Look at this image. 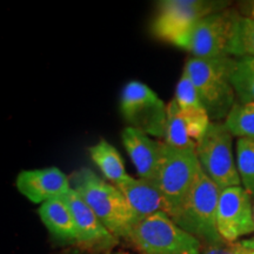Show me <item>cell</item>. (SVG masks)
Instances as JSON below:
<instances>
[{
  "label": "cell",
  "instance_id": "cell-2",
  "mask_svg": "<svg viewBox=\"0 0 254 254\" xmlns=\"http://www.w3.org/2000/svg\"><path fill=\"white\" fill-rule=\"evenodd\" d=\"M236 58L218 59L190 58L184 72L190 78L198 91L200 101L207 111L211 122L222 123L227 118L236 101L231 75Z\"/></svg>",
  "mask_w": 254,
  "mask_h": 254
},
{
  "label": "cell",
  "instance_id": "cell-13",
  "mask_svg": "<svg viewBox=\"0 0 254 254\" xmlns=\"http://www.w3.org/2000/svg\"><path fill=\"white\" fill-rule=\"evenodd\" d=\"M122 140L139 178L157 183L165 159V142L155 140L131 126L124 128Z\"/></svg>",
  "mask_w": 254,
  "mask_h": 254
},
{
  "label": "cell",
  "instance_id": "cell-18",
  "mask_svg": "<svg viewBox=\"0 0 254 254\" xmlns=\"http://www.w3.org/2000/svg\"><path fill=\"white\" fill-rule=\"evenodd\" d=\"M231 82L239 103L254 101V57L236 59Z\"/></svg>",
  "mask_w": 254,
  "mask_h": 254
},
{
  "label": "cell",
  "instance_id": "cell-9",
  "mask_svg": "<svg viewBox=\"0 0 254 254\" xmlns=\"http://www.w3.org/2000/svg\"><path fill=\"white\" fill-rule=\"evenodd\" d=\"M240 18V12L230 6L201 19L190 33L186 51L200 59L230 57V47Z\"/></svg>",
  "mask_w": 254,
  "mask_h": 254
},
{
  "label": "cell",
  "instance_id": "cell-27",
  "mask_svg": "<svg viewBox=\"0 0 254 254\" xmlns=\"http://www.w3.org/2000/svg\"><path fill=\"white\" fill-rule=\"evenodd\" d=\"M247 254H254V250H252V251H250V252H249V253H247Z\"/></svg>",
  "mask_w": 254,
  "mask_h": 254
},
{
  "label": "cell",
  "instance_id": "cell-11",
  "mask_svg": "<svg viewBox=\"0 0 254 254\" xmlns=\"http://www.w3.org/2000/svg\"><path fill=\"white\" fill-rule=\"evenodd\" d=\"M211 119L207 111L185 112L180 110L176 100L167 104V123L165 144L184 151L196 150L199 141L207 131Z\"/></svg>",
  "mask_w": 254,
  "mask_h": 254
},
{
  "label": "cell",
  "instance_id": "cell-16",
  "mask_svg": "<svg viewBox=\"0 0 254 254\" xmlns=\"http://www.w3.org/2000/svg\"><path fill=\"white\" fill-rule=\"evenodd\" d=\"M38 213L53 237L62 241L77 244L78 232L74 217L64 195L41 204Z\"/></svg>",
  "mask_w": 254,
  "mask_h": 254
},
{
  "label": "cell",
  "instance_id": "cell-6",
  "mask_svg": "<svg viewBox=\"0 0 254 254\" xmlns=\"http://www.w3.org/2000/svg\"><path fill=\"white\" fill-rule=\"evenodd\" d=\"M195 153L202 171L221 190L240 186L237 159L233 153V135L224 123L211 122L196 146Z\"/></svg>",
  "mask_w": 254,
  "mask_h": 254
},
{
  "label": "cell",
  "instance_id": "cell-8",
  "mask_svg": "<svg viewBox=\"0 0 254 254\" xmlns=\"http://www.w3.org/2000/svg\"><path fill=\"white\" fill-rule=\"evenodd\" d=\"M120 112L128 126L150 136L165 138L167 105L144 82L132 80L125 85L120 97Z\"/></svg>",
  "mask_w": 254,
  "mask_h": 254
},
{
  "label": "cell",
  "instance_id": "cell-3",
  "mask_svg": "<svg viewBox=\"0 0 254 254\" xmlns=\"http://www.w3.org/2000/svg\"><path fill=\"white\" fill-rule=\"evenodd\" d=\"M230 7L227 1L163 0L158 2L152 32L158 39L186 50L190 33L201 19Z\"/></svg>",
  "mask_w": 254,
  "mask_h": 254
},
{
  "label": "cell",
  "instance_id": "cell-25",
  "mask_svg": "<svg viewBox=\"0 0 254 254\" xmlns=\"http://www.w3.org/2000/svg\"><path fill=\"white\" fill-rule=\"evenodd\" d=\"M106 254H132V253L125 252V251H111V252H107Z\"/></svg>",
  "mask_w": 254,
  "mask_h": 254
},
{
  "label": "cell",
  "instance_id": "cell-10",
  "mask_svg": "<svg viewBox=\"0 0 254 254\" xmlns=\"http://www.w3.org/2000/svg\"><path fill=\"white\" fill-rule=\"evenodd\" d=\"M217 227L227 243L254 233V206L243 186H233L220 192L217 212Z\"/></svg>",
  "mask_w": 254,
  "mask_h": 254
},
{
  "label": "cell",
  "instance_id": "cell-15",
  "mask_svg": "<svg viewBox=\"0 0 254 254\" xmlns=\"http://www.w3.org/2000/svg\"><path fill=\"white\" fill-rule=\"evenodd\" d=\"M114 185L125 196L138 221L159 212L168 214L166 200L155 183L140 178L135 179L127 174L123 180Z\"/></svg>",
  "mask_w": 254,
  "mask_h": 254
},
{
  "label": "cell",
  "instance_id": "cell-12",
  "mask_svg": "<svg viewBox=\"0 0 254 254\" xmlns=\"http://www.w3.org/2000/svg\"><path fill=\"white\" fill-rule=\"evenodd\" d=\"M71 208L77 226V244L88 251H112L118 244V238L114 237L104 226L92 208L82 200L74 190L71 189L64 195Z\"/></svg>",
  "mask_w": 254,
  "mask_h": 254
},
{
  "label": "cell",
  "instance_id": "cell-24",
  "mask_svg": "<svg viewBox=\"0 0 254 254\" xmlns=\"http://www.w3.org/2000/svg\"><path fill=\"white\" fill-rule=\"evenodd\" d=\"M243 14L244 17H249L251 19H254V1H247V2H243Z\"/></svg>",
  "mask_w": 254,
  "mask_h": 254
},
{
  "label": "cell",
  "instance_id": "cell-7",
  "mask_svg": "<svg viewBox=\"0 0 254 254\" xmlns=\"http://www.w3.org/2000/svg\"><path fill=\"white\" fill-rule=\"evenodd\" d=\"M201 171L194 151L178 150L165 144V159L155 184L166 200L168 214L172 219L182 209Z\"/></svg>",
  "mask_w": 254,
  "mask_h": 254
},
{
  "label": "cell",
  "instance_id": "cell-26",
  "mask_svg": "<svg viewBox=\"0 0 254 254\" xmlns=\"http://www.w3.org/2000/svg\"><path fill=\"white\" fill-rule=\"evenodd\" d=\"M63 254H81L79 251H72V252H66V253H63Z\"/></svg>",
  "mask_w": 254,
  "mask_h": 254
},
{
  "label": "cell",
  "instance_id": "cell-17",
  "mask_svg": "<svg viewBox=\"0 0 254 254\" xmlns=\"http://www.w3.org/2000/svg\"><path fill=\"white\" fill-rule=\"evenodd\" d=\"M92 161L112 184L119 183L127 176L123 158L112 144L101 139L97 144L88 148Z\"/></svg>",
  "mask_w": 254,
  "mask_h": 254
},
{
  "label": "cell",
  "instance_id": "cell-23",
  "mask_svg": "<svg viewBox=\"0 0 254 254\" xmlns=\"http://www.w3.org/2000/svg\"><path fill=\"white\" fill-rule=\"evenodd\" d=\"M250 250L244 245L243 240L234 241V243L215 244V245H202L200 254H247Z\"/></svg>",
  "mask_w": 254,
  "mask_h": 254
},
{
  "label": "cell",
  "instance_id": "cell-5",
  "mask_svg": "<svg viewBox=\"0 0 254 254\" xmlns=\"http://www.w3.org/2000/svg\"><path fill=\"white\" fill-rule=\"evenodd\" d=\"M128 240L141 254H200L202 243L178 226L165 212L138 221Z\"/></svg>",
  "mask_w": 254,
  "mask_h": 254
},
{
  "label": "cell",
  "instance_id": "cell-19",
  "mask_svg": "<svg viewBox=\"0 0 254 254\" xmlns=\"http://www.w3.org/2000/svg\"><path fill=\"white\" fill-rule=\"evenodd\" d=\"M224 124L233 136L254 139V101L247 104L237 101Z\"/></svg>",
  "mask_w": 254,
  "mask_h": 254
},
{
  "label": "cell",
  "instance_id": "cell-14",
  "mask_svg": "<svg viewBox=\"0 0 254 254\" xmlns=\"http://www.w3.org/2000/svg\"><path fill=\"white\" fill-rule=\"evenodd\" d=\"M15 187L34 204L59 198L72 189L68 177L57 167L21 171L15 179Z\"/></svg>",
  "mask_w": 254,
  "mask_h": 254
},
{
  "label": "cell",
  "instance_id": "cell-20",
  "mask_svg": "<svg viewBox=\"0 0 254 254\" xmlns=\"http://www.w3.org/2000/svg\"><path fill=\"white\" fill-rule=\"evenodd\" d=\"M236 159L243 187L251 196H254V139H238Z\"/></svg>",
  "mask_w": 254,
  "mask_h": 254
},
{
  "label": "cell",
  "instance_id": "cell-21",
  "mask_svg": "<svg viewBox=\"0 0 254 254\" xmlns=\"http://www.w3.org/2000/svg\"><path fill=\"white\" fill-rule=\"evenodd\" d=\"M230 57L236 59L254 57V19L241 15L230 47Z\"/></svg>",
  "mask_w": 254,
  "mask_h": 254
},
{
  "label": "cell",
  "instance_id": "cell-22",
  "mask_svg": "<svg viewBox=\"0 0 254 254\" xmlns=\"http://www.w3.org/2000/svg\"><path fill=\"white\" fill-rule=\"evenodd\" d=\"M174 100H176L178 106L180 107V110L185 111V112L205 110L204 105L200 101L198 91H196L194 84L185 72H183L182 77H180L177 84Z\"/></svg>",
  "mask_w": 254,
  "mask_h": 254
},
{
  "label": "cell",
  "instance_id": "cell-4",
  "mask_svg": "<svg viewBox=\"0 0 254 254\" xmlns=\"http://www.w3.org/2000/svg\"><path fill=\"white\" fill-rule=\"evenodd\" d=\"M221 190L204 171L199 173L174 222L201 241L202 245L224 243L217 227L218 202Z\"/></svg>",
  "mask_w": 254,
  "mask_h": 254
},
{
  "label": "cell",
  "instance_id": "cell-1",
  "mask_svg": "<svg viewBox=\"0 0 254 254\" xmlns=\"http://www.w3.org/2000/svg\"><path fill=\"white\" fill-rule=\"evenodd\" d=\"M69 182L114 237L128 239L138 220L118 187L105 182L90 168H80L73 173Z\"/></svg>",
  "mask_w": 254,
  "mask_h": 254
}]
</instances>
